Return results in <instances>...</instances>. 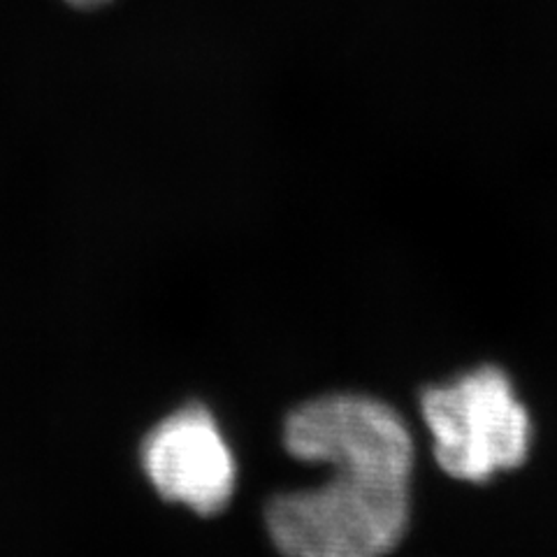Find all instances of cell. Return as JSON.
Here are the masks:
<instances>
[{
	"label": "cell",
	"mask_w": 557,
	"mask_h": 557,
	"mask_svg": "<svg viewBox=\"0 0 557 557\" xmlns=\"http://www.w3.org/2000/svg\"><path fill=\"white\" fill-rule=\"evenodd\" d=\"M65 3L77 8V10H98V8L110 5L112 0H65Z\"/></svg>",
	"instance_id": "277c9868"
},
{
	"label": "cell",
	"mask_w": 557,
	"mask_h": 557,
	"mask_svg": "<svg viewBox=\"0 0 557 557\" xmlns=\"http://www.w3.org/2000/svg\"><path fill=\"white\" fill-rule=\"evenodd\" d=\"M284 444L330 469L319 487L268 504V532L286 557H383L403 542L413 444L393 407L364 395L311 399L286 418Z\"/></svg>",
	"instance_id": "6da1fadb"
},
{
	"label": "cell",
	"mask_w": 557,
	"mask_h": 557,
	"mask_svg": "<svg viewBox=\"0 0 557 557\" xmlns=\"http://www.w3.org/2000/svg\"><path fill=\"white\" fill-rule=\"evenodd\" d=\"M143 465L156 493L200 516L223 511L235 493V456L205 407H184L156 425Z\"/></svg>",
	"instance_id": "3957f363"
},
{
	"label": "cell",
	"mask_w": 557,
	"mask_h": 557,
	"mask_svg": "<svg viewBox=\"0 0 557 557\" xmlns=\"http://www.w3.org/2000/svg\"><path fill=\"white\" fill-rule=\"evenodd\" d=\"M434 458L446 474L483 483L525 462L532 425L509 376L479 368L432 386L421 397Z\"/></svg>",
	"instance_id": "7a4b0ae2"
}]
</instances>
